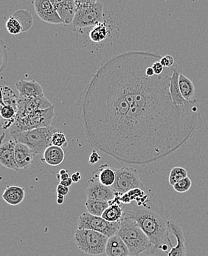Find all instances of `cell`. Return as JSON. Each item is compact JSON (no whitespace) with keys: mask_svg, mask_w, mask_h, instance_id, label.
<instances>
[{"mask_svg":"<svg viewBox=\"0 0 208 256\" xmlns=\"http://www.w3.org/2000/svg\"><path fill=\"white\" fill-rule=\"evenodd\" d=\"M52 106L53 104L46 98L44 94L40 96L33 97V98H24V97L19 96L16 120L25 118L35 111L49 108Z\"/></svg>","mask_w":208,"mask_h":256,"instance_id":"cell-11","label":"cell"},{"mask_svg":"<svg viewBox=\"0 0 208 256\" xmlns=\"http://www.w3.org/2000/svg\"><path fill=\"white\" fill-rule=\"evenodd\" d=\"M64 24H71L76 13L75 0H50Z\"/></svg>","mask_w":208,"mask_h":256,"instance_id":"cell-15","label":"cell"},{"mask_svg":"<svg viewBox=\"0 0 208 256\" xmlns=\"http://www.w3.org/2000/svg\"><path fill=\"white\" fill-rule=\"evenodd\" d=\"M69 177L70 176H69L68 171L65 169H61V170L59 171V172L57 174V178H58L60 182L67 180Z\"/></svg>","mask_w":208,"mask_h":256,"instance_id":"cell-41","label":"cell"},{"mask_svg":"<svg viewBox=\"0 0 208 256\" xmlns=\"http://www.w3.org/2000/svg\"><path fill=\"white\" fill-rule=\"evenodd\" d=\"M93 176L98 178L100 182L107 186H112L116 178L114 168H110L106 164L101 165L96 170L94 171Z\"/></svg>","mask_w":208,"mask_h":256,"instance_id":"cell-23","label":"cell"},{"mask_svg":"<svg viewBox=\"0 0 208 256\" xmlns=\"http://www.w3.org/2000/svg\"><path fill=\"white\" fill-rule=\"evenodd\" d=\"M102 217L110 222H118L123 220L124 217V209L121 203L109 204V208L103 214Z\"/></svg>","mask_w":208,"mask_h":256,"instance_id":"cell-26","label":"cell"},{"mask_svg":"<svg viewBox=\"0 0 208 256\" xmlns=\"http://www.w3.org/2000/svg\"><path fill=\"white\" fill-rule=\"evenodd\" d=\"M16 112L13 108L6 104H1V110H0V116L1 120H16Z\"/></svg>","mask_w":208,"mask_h":256,"instance_id":"cell-31","label":"cell"},{"mask_svg":"<svg viewBox=\"0 0 208 256\" xmlns=\"http://www.w3.org/2000/svg\"><path fill=\"white\" fill-rule=\"evenodd\" d=\"M88 182L89 185L86 190L87 198L108 202L115 198V191L111 188V186H105L100 182L98 178L95 176L89 178Z\"/></svg>","mask_w":208,"mask_h":256,"instance_id":"cell-12","label":"cell"},{"mask_svg":"<svg viewBox=\"0 0 208 256\" xmlns=\"http://www.w3.org/2000/svg\"><path fill=\"white\" fill-rule=\"evenodd\" d=\"M69 190L68 186H64L61 184H59L56 188L57 194H60V195L64 196L68 195Z\"/></svg>","mask_w":208,"mask_h":256,"instance_id":"cell-40","label":"cell"},{"mask_svg":"<svg viewBox=\"0 0 208 256\" xmlns=\"http://www.w3.org/2000/svg\"><path fill=\"white\" fill-rule=\"evenodd\" d=\"M116 175L115 183L111 186L115 192L123 194L129 192L131 190L140 188L143 189L144 184L140 180L138 170L130 166H123L118 169L114 168Z\"/></svg>","mask_w":208,"mask_h":256,"instance_id":"cell-9","label":"cell"},{"mask_svg":"<svg viewBox=\"0 0 208 256\" xmlns=\"http://www.w3.org/2000/svg\"><path fill=\"white\" fill-rule=\"evenodd\" d=\"M25 198L24 188L19 186H7L2 194V198L6 203L12 206H17Z\"/></svg>","mask_w":208,"mask_h":256,"instance_id":"cell-20","label":"cell"},{"mask_svg":"<svg viewBox=\"0 0 208 256\" xmlns=\"http://www.w3.org/2000/svg\"><path fill=\"white\" fill-rule=\"evenodd\" d=\"M16 142L13 140L1 144L0 148V164L4 168L13 170H19L15 160V146Z\"/></svg>","mask_w":208,"mask_h":256,"instance_id":"cell-16","label":"cell"},{"mask_svg":"<svg viewBox=\"0 0 208 256\" xmlns=\"http://www.w3.org/2000/svg\"><path fill=\"white\" fill-rule=\"evenodd\" d=\"M191 186H192V182H191V178L188 176L178 182L175 185H174L173 188L176 192H179V194H184L191 189Z\"/></svg>","mask_w":208,"mask_h":256,"instance_id":"cell-32","label":"cell"},{"mask_svg":"<svg viewBox=\"0 0 208 256\" xmlns=\"http://www.w3.org/2000/svg\"><path fill=\"white\" fill-rule=\"evenodd\" d=\"M124 217L138 222L152 244L155 252L169 238L171 230L169 215L164 206L156 198H150L147 203L138 205L135 202L123 204Z\"/></svg>","mask_w":208,"mask_h":256,"instance_id":"cell-2","label":"cell"},{"mask_svg":"<svg viewBox=\"0 0 208 256\" xmlns=\"http://www.w3.org/2000/svg\"><path fill=\"white\" fill-rule=\"evenodd\" d=\"M52 146H67L68 143H67V138H66L65 134L61 131L58 130L53 134L52 138Z\"/></svg>","mask_w":208,"mask_h":256,"instance_id":"cell-33","label":"cell"},{"mask_svg":"<svg viewBox=\"0 0 208 256\" xmlns=\"http://www.w3.org/2000/svg\"><path fill=\"white\" fill-rule=\"evenodd\" d=\"M162 57L144 52L114 56L81 92L78 118L88 142L117 162L145 166L165 160L203 126L198 100L172 101L174 69L155 74L152 64Z\"/></svg>","mask_w":208,"mask_h":256,"instance_id":"cell-1","label":"cell"},{"mask_svg":"<svg viewBox=\"0 0 208 256\" xmlns=\"http://www.w3.org/2000/svg\"><path fill=\"white\" fill-rule=\"evenodd\" d=\"M71 178H72L73 183H78L82 178V176H81V172H76L71 176Z\"/></svg>","mask_w":208,"mask_h":256,"instance_id":"cell-42","label":"cell"},{"mask_svg":"<svg viewBox=\"0 0 208 256\" xmlns=\"http://www.w3.org/2000/svg\"><path fill=\"white\" fill-rule=\"evenodd\" d=\"M16 87L20 96L24 98H33L44 95L43 88L34 80L27 81L21 78L16 83Z\"/></svg>","mask_w":208,"mask_h":256,"instance_id":"cell-17","label":"cell"},{"mask_svg":"<svg viewBox=\"0 0 208 256\" xmlns=\"http://www.w3.org/2000/svg\"><path fill=\"white\" fill-rule=\"evenodd\" d=\"M188 177V172L186 169L181 166H175L172 168L169 174V182L172 186L180 182V180Z\"/></svg>","mask_w":208,"mask_h":256,"instance_id":"cell-29","label":"cell"},{"mask_svg":"<svg viewBox=\"0 0 208 256\" xmlns=\"http://www.w3.org/2000/svg\"><path fill=\"white\" fill-rule=\"evenodd\" d=\"M108 239L109 237L97 231L78 228L74 236V240L78 249L84 254L92 256L105 254Z\"/></svg>","mask_w":208,"mask_h":256,"instance_id":"cell-5","label":"cell"},{"mask_svg":"<svg viewBox=\"0 0 208 256\" xmlns=\"http://www.w3.org/2000/svg\"><path fill=\"white\" fill-rule=\"evenodd\" d=\"M117 234L126 244L130 256L140 255L152 248L150 239L139 226L138 222L132 218L123 217Z\"/></svg>","mask_w":208,"mask_h":256,"instance_id":"cell-3","label":"cell"},{"mask_svg":"<svg viewBox=\"0 0 208 256\" xmlns=\"http://www.w3.org/2000/svg\"><path fill=\"white\" fill-rule=\"evenodd\" d=\"M65 202V196H64L57 194V204L59 205H62Z\"/></svg>","mask_w":208,"mask_h":256,"instance_id":"cell-44","label":"cell"},{"mask_svg":"<svg viewBox=\"0 0 208 256\" xmlns=\"http://www.w3.org/2000/svg\"><path fill=\"white\" fill-rule=\"evenodd\" d=\"M13 16L19 22L22 27V33L27 32L31 28L33 24V18L32 14L26 10H19L15 12Z\"/></svg>","mask_w":208,"mask_h":256,"instance_id":"cell-28","label":"cell"},{"mask_svg":"<svg viewBox=\"0 0 208 256\" xmlns=\"http://www.w3.org/2000/svg\"><path fill=\"white\" fill-rule=\"evenodd\" d=\"M104 20V4L97 2L95 4L77 8L72 26L75 28H87L100 24Z\"/></svg>","mask_w":208,"mask_h":256,"instance_id":"cell-7","label":"cell"},{"mask_svg":"<svg viewBox=\"0 0 208 256\" xmlns=\"http://www.w3.org/2000/svg\"><path fill=\"white\" fill-rule=\"evenodd\" d=\"M72 183H73V182H72V180L71 177H69L67 180H64V181L60 182V184H61L64 185V186H68V188L72 184Z\"/></svg>","mask_w":208,"mask_h":256,"instance_id":"cell-43","label":"cell"},{"mask_svg":"<svg viewBox=\"0 0 208 256\" xmlns=\"http://www.w3.org/2000/svg\"><path fill=\"white\" fill-rule=\"evenodd\" d=\"M105 254L107 256H130L127 246L118 234L108 239Z\"/></svg>","mask_w":208,"mask_h":256,"instance_id":"cell-19","label":"cell"},{"mask_svg":"<svg viewBox=\"0 0 208 256\" xmlns=\"http://www.w3.org/2000/svg\"><path fill=\"white\" fill-rule=\"evenodd\" d=\"M54 109L55 106H52L49 108L35 111L21 120H15L13 126L9 129L10 134L23 132L36 128L50 127L55 115Z\"/></svg>","mask_w":208,"mask_h":256,"instance_id":"cell-6","label":"cell"},{"mask_svg":"<svg viewBox=\"0 0 208 256\" xmlns=\"http://www.w3.org/2000/svg\"><path fill=\"white\" fill-rule=\"evenodd\" d=\"M152 68H153L155 74H157V75L163 74L165 70V68L162 66L160 61H156L155 62H154V64H152Z\"/></svg>","mask_w":208,"mask_h":256,"instance_id":"cell-38","label":"cell"},{"mask_svg":"<svg viewBox=\"0 0 208 256\" xmlns=\"http://www.w3.org/2000/svg\"><path fill=\"white\" fill-rule=\"evenodd\" d=\"M98 0H75L76 8L81 6H89V4H95Z\"/></svg>","mask_w":208,"mask_h":256,"instance_id":"cell-39","label":"cell"},{"mask_svg":"<svg viewBox=\"0 0 208 256\" xmlns=\"http://www.w3.org/2000/svg\"><path fill=\"white\" fill-rule=\"evenodd\" d=\"M1 100H5V98H10V97L15 96L16 94L8 86H4L1 88Z\"/></svg>","mask_w":208,"mask_h":256,"instance_id":"cell-35","label":"cell"},{"mask_svg":"<svg viewBox=\"0 0 208 256\" xmlns=\"http://www.w3.org/2000/svg\"><path fill=\"white\" fill-rule=\"evenodd\" d=\"M149 200V196L140 188L131 190L129 192L123 194L120 198V201L123 204H129L132 202H135L138 205H143L147 203Z\"/></svg>","mask_w":208,"mask_h":256,"instance_id":"cell-22","label":"cell"},{"mask_svg":"<svg viewBox=\"0 0 208 256\" xmlns=\"http://www.w3.org/2000/svg\"><path fill=\"white\" fill-rule=\"evenodd\" d=\"M160 63L162 66L164 68H172L174 64V58L172 56L166 55L163 56L161 60H160Z\"/></svg>","mask_w":208,"mask_h":256,"instance_id":"cell-36","label":"cell"},{"mask_svg":"<svg viewBox=\"0 0 208 256\" xmlns=\"http://www.w3.org/2000/svg\"><path fill=\"white\" fill-rule=\"evenodd\" d=\"M58 130L53 126L36 128L23 132L10 134L16 143H21L28 146L35 154H44L48 146H52V136Z\"/></svg>","mask_w":208,"mask_h":256,"instance_id":"cell-4","label":"cell"},{"mask_svg":"<svg viewBox=\"0 0 208 256\" xmlns=\"http://www.w3.org/2000/svg\"><path fill=\"white\" fill-rule=\"evenodd\" d=\"M104 20L100 24L94 26L89 30L88 34V40L92 44L98 46L99 47H104L113 44V40H116L118 36L116 34H112L114 30H118L117 27Z\"/></svg>","mask_w":208,"mask_h":256,"instance_id":"cell-10","label":"cell"},{"mask_svg":"<svg viewBox=\"0 0 208 256\" xmlns=\"http://www.w3.org/2000/svg\"><path fill=\"white\" fill-rule=\"evenodd\" d=\"M33 6L37 16L42 21L52 24L64 23L50 0H34Z\"/></svg>","mask_w":208,"mask_h":256,"instance_id":"cell-13","label":"cell"},{"mask_svg":"<svg viewBox=\"0 0 208 256\" xmlns=\"http://www.w3.org/2000/svg\"><path fill=\"white\" fill-rule=\"evenodd\" d=\"M65 154L61 146H50L44 151L42 161L51 166H58L64 162Z\"/></svg>","mask_w":208,"mask_h":256,"instance_id":"cell-21","label":"cell"},{"mask_svg":"<svg viewBox=\"0 0 208 256\" xmlns=\"http://www.w3.org/2000/svg\"><path fill=\"white\" fill-rule=\"evenodd\" d=\"M179 86H180V92L185 100L188 102L193 101L195 100V86L190 78H188L183 74H180V80H179Z\"/></svg>","mask_w":208,"mask_h":256,"instance_id":"cell-25","label":"cell"},{"mask_svg":"<svg viewBox=\"0 0 208 256\" xmlns=\"http://www.w3.org/2000/svg\"><path fill=\"white\" fill-rule=\"evenodd\" d=\"M101 160V156L99 155L98 152L96 150H92V154L89 156V160H88V162L90 165H93L95 164H97L100 160Z\"/></svg>","mask_w":208,"mask_h":256,"instance_id":"cell-37","label":"cell"},{"mask_svg":"<svg viewBox=\"0 0 208 256\" xmlns=\"http://www.w3.org/2000/svg\"><path fill=\"white\" fill-rule=\"evenodd\" d=\"M166 1H167V0H166Z\"/></svg>","mask_w":208,"mask_h":256,"instance_id":"cell-46","label":"cell"},{"mask_svg":"<svg viewBox=\"0 0 208 256\" xmlns=\"http://www.w3.org/2000/svg\"><path fill=\"white\" fill-rule=\"evenodd\" d=\"M85 206L89 214L96 216H102L104 211L109 208V203L108 202L87 198Z\"/></svg>","mask_w":208,"mask_h":256,"instance_id":"cell-27","label":"cell"},{"mask_svg":"<svg viewBox=\"0 0 208 256\" xmlns=\"http://www.w3.org/2000/svg\"><path fill=\"white\" fill-rule=\"evenodd\" d=\"M171 230L176 239H177V245L174 246L171 242L170 238L168 240L169 246H171V250L167 252L168 256H186L187 250L186 246V238H185L184 232L180 224L176 220H170ZM135 256H153L147 255V254H140Z\"/></svg>","mask_w":208,"mask_h":256,"instance_id":"cell-14","label":"cell"},{"mask_svg":"<svg viewBox=\"0 0 208 256\" xmlns=\"http://www.w3.org/2000/svg\"><path fill=\"white\" fill-rule=\"evenodd\" d=\"M35 154L28 146L16 143L15 146V160L18 169L27 170L31 165Z\"/></svg>","mask_w":208,"mask_h":256,"instance_id":"cell-18","label":"cell"},{"mask_svg":"<svg viewBox=\"0 0 208 256\" xmlns=\"http://www.w3.org/2000/svg\"><path fill=\"white\" fill-rule=\"evenodd\" d=\"M120 226L121 220L118 222H108L102 216H96L89 212L81 214L78 220V229L92 230L104 234L109 238L118 234Z\"/></svg>","mask_w":208,"mask_h":256,"instance_id":"cell-8","label":"cell"},{"mask_svg":"<svg viewBox=\"0 0 208 256\" xmlns=\"http://www.w3.org/2000/svg\"><path fill=\"white\" fill-rule=\"evenodd\" d=\"M169 248V245H168L167 244H162L161 246L159 248V249L161 250H163V252H168Z\"/></svg>","mask_w":208,"mask_h":256,"instance_id":"cell-45","label":"cell"},{"mask_svg":"<svg viewBox=\"0 0 208 256\" xmlns=\"http://www.w3.org/2000/svg\"><path fill=\"white\" fill-rule=\"evenodd\" d=\"M5 26L7 32L10 34L16 35L22 33V27H21V24L13 15L10 16V18L6 22Z\"/></svg>","mask_w":208,"mask_h":256,"instance_id":"cell-30","label":"cell"},{"mask_svg":"<svg viewBox=\"0 0 208 256\" xmlns=\"http://www.w3.org/2000/svg\"><path fill=\"white\" fill-rule=\"evenodd\" d=\"M1 63L0 68H1V72H2L7 66V48L2 40H1Z\"/></svg>","mask_w":208,"mask_h":256,"instance_id":"cell-34","label":"cell"},{"mask_svg":"<svg viewBox=\"0 0 208 256\" xmlns=\"http://www.w3.org/2000/svg\"><path fill=\"white\" fill-rule=\"evenodd\" d=\"M180 73L174 70L171 78L170 92L172 101L177 106H186L189 102L186 101L180 92V86H179V80H180Z\"/></svg>","mask_w":208,"mask_h":256,"instance_id":"cell-24","label":"cell"}]
</instances>
